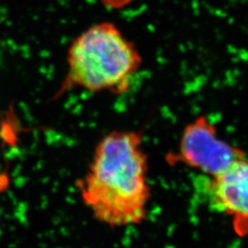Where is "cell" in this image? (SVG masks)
<instances>
[{"label": "cell", "instance_id": "cell-5", "mask_svg": "<svg viewBox=\"0 0 248 248\" xmlns=\"http://www.w3.org/2000/svg\"><path fill=\"white\" fill-rule=\"evenodd\" d=\"M108 9H124L130 5L133 0H96Z\"/></svg>", "mask_w": 248, "mask_h": 248}, {"label": "cell", "instance_id": "cell-2", "mask_svg": "<svg viewBox=\"0 0 248 248\" xmlns=\"http://www.w3.org/2000/svg\"><path fill=\"white\" fill-rule=\"evenodd\" d=\"M133 42L111 22L89 27L72 43L67 53V74L59 90L122 94L142 64Z\"/></svg>", "mask_w": 248, "mask_h": 248}, {"label": "cell", "instance_id": "cell-1", "mask_svg": "<svg viewBox=\"0 0 248 248\" xmlns=\"http://www.w3.org/2000/svg\"><path fill=\"white\" fill-rule=\"evenodd\" d=\"M147 172L142 133L112 131L98 142L78 184L82 201L98 222L110 228L140 224L150 201Z\"/></svg>", "mask_w": 248, "mask_h": 248}, {"label": "cell", "instance_id": "cell-3", "mask_svg": "<svg viewBox=\"0 0 248 248\" xmlns=\"http://www.w3.org/2000/svg\"><path fill=\"white\" fill-rule=\"evenodd\" d=\"M242 158L241 152L219 139L213 125L200 117L186 125L178 153L171 155L169 159L182 162L214 177Z\"/></svg>", "mask_w": 248, "mask_h": 248}, {"label": "cell", "instance_id": "cell-4", "mask_svg": "<svg viewBox=\"0 0 248 248\" xmlns=\"http://www.w3.org/2000/svg\"><path fill=\"white\" fill-rule=\"evenodd\" d=\"M210 182L211 203L235 218L241 224L248 222V162L244 158L232 163Z\"/></svg>", "mask_w": 248, "mask_h": 248}]
</instances>
